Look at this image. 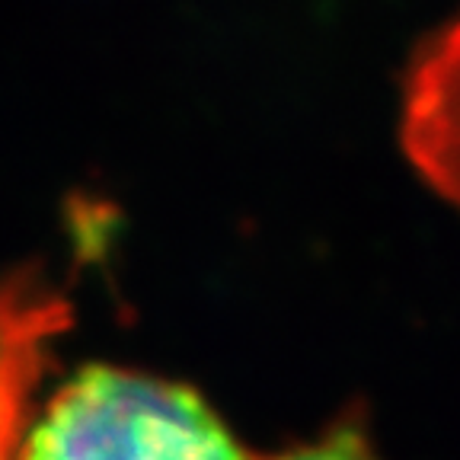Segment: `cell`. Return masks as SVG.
Instances as JSON below:
<instances>
[{"mask_svg": "<svg viewBox=\"0 0 460 460\" xmlns=\"http://www.w3.org/2000/svg\"><path fill=\"white\" fill-rule=\"evenodd\" d=\"M16 460H250L192 387L90 365L29 425Z\"/></svg>", "mask_w": 460, "mask_h": 460, "instance_id": "6da1fadb", "label": "cell"}, {"mask_svg": "<svg viewBox=\"0 0 460 460\" xmlns=\"http://www.w3.org/2000/svg\"><path fill=\"white\" fill-rule=\"evenodd\" d=\"M71 326V304L39 269L0 279V460H16L32 400L49 371L51 339Z\"/></svg>", "mask_w": 460, "mask_h": 460, "instance_id": "7a4b0ae2", "label": "cell"}, {"mask_svg": "<svg viewBox=\"0 0 460 460\" xmlns=\"http://www.w3.org/2000/svg\"><path fill=\"white\" fill-rule=\"evenodd\" d=\"M402 147L441 195L457 182V22L431 29L416 45L402 84Z\"/></svg>", "mask_w": 460, "mask_h": 460, "instance_id": "3957f363", "label": "cell"}, {"mask_svg": "<svg viewBox=\"0 0 460 460\" xmlns=\"http://www.w3.org/2000/svg\"><path fill=\"white\" fill-rule=\"evenodd\" d=\"M272 460H377L367 445L365 431L358 429H336L316 445H304L297 451L279 454Z\"/></svg>", "mask_w": 460, "mask_h": 460, "instance_id": "277c9868", "label": "cell"}]
</instances>
